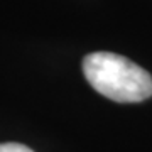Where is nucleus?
Masks as SVG:
<instances>
[{"instance_id":"f03ea898","label":"nucleus","mask_w":152,"mask_h":152,"mask_svg":"<svg viewBox=\"0 0 152 152\" xmlns=\"http://www.w3.org/2000/svg\"><path fill=\"white\" fill-rule=\"evenodd\" d=\"M0 152H34L27 145H22L17 142H7V144H0Z\"/></svg>"},{"instance_id":"f257e3e1","label":"nucleus","mask_w":152,"mask_h":152,"mask_svg":"<svg viewBox=\"0 0 152 152\" xmlns=\"http://www.w3.org/2000/svg\"><path fill=\"white\" fill-rule=\"evenodd\" d=\"M83 73L100 95L118 103H137L152 96V76L125 56L91 53L83 59Z\"/></svg>"}]
</instances>
